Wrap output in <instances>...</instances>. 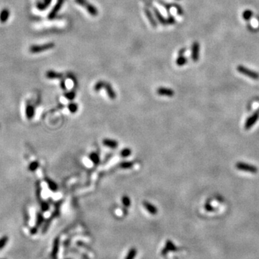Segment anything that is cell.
Wrapping results in <instances>:
<instances>
[{"label":"cell","mask_w":259,"mask_h":259,"mask_svg":"<svg viewBox=\"0 0 259 259\" xmlns=\"http://www.w3.org/2000/svg\"><path fill=\"white\" fill-rule=\"evenodd\" d=\"M237 71L240 73H241V74L248 76V77L252 78V79H259V73L258 72H256L255 71L251 70L250 68H247V67L244 66H242V65H239V66L237 67Z\"/></svg>","instance_id":"1"},{"label":"cell","mask_w":259,"mask_h":259,"mask_svg":"<svg viewBox=\"0 0 259 259\" xmlns=\"http://www.w3.org/2000/svg\"><path fill=\"white\" fill-rule=\"evenodd\" d=\"M236 168L238 170L244 171V172H248L252 173H256L258 172V168L255 166L251 165V164L243 163V162H238L236 163Z\"/></svg>","instance_id":"2"},{"label":"cell","mask_w":259,"mask_h":259,"mask_svg":"<svg viewBox=\"0 0 259 259\" xmlns=\"http://www.w3.org/2000/svg\"><path fill=\"white\" fill-rule=\"evenodd\" d=\"M200 43L198 42H194L191 45V59L194 62L198 61L200 59Z\"/></svg>","instance_id":"3"},{"label":"cell","mask_w":259,"mask_h":259,"mask_svg":"<svg viewBox=\"0 0 259 259\" xmlns=\"http://www.w3.org/2000/svg\"><path fill=\"white\" fill-rule=\"evenodd\" d=\"M54 43H49L43 45H38V46H33L31 48V51L32 53H39L45 50H50L51 48H54Z\"/></svg>","instance_id":"4"},{"label":"cell","mask_w":259,"mask_h":259,"mask_svg":"<svg viewBox=\"0 0 259 259\" xmlns=\"http://www.w3.org/2000/svg\"><path fill=\"white\" fill-rule=\"evenodd\" d=\"M259 117V112H256L253 113V115H251L249 118L246 120V124H245V129L248 130L251 128L252 126L254 124L256 123V121H257Z\"/></svg>","instance_id":"5"},{"label":"cell","mask_w":259,"mask_h":259,"mask_svg":"<svg viewBox=\"0 0 259 259\" xmlns=\"http://www.w3.org/2000/svg\"><path fill=\"white\" fill-rule=\"evenodd\" d=\"M76 2H77L78 4L80 5H82L85 8L87 9V10L89 11V12L92 15H97V11L95 7H92L91 4H89L87 2L85 1V0H76Z\"/></svg>","instance_id":"6"},{"label":"cell","mask_w":259,"mask_h":259,"mask_svg":"<svg viewBox=\"0 0 259 259\" xmlns=\"http://www.w3.org/2000/svg\"><path fill=\"white\" fill-rule=\"evenodd\" d=\"M157 94L160 96H165V97H172L174 95V91L169 88L166 87H159L157 89Z\"/></svg>","instance_id":"7"},{"label":"cell","mask_w":259,"mask_h":259,"mask_svg":"<svg viewBox=\"0 0 259 259\" xmlns=\"http://www.w3.org/2000/svg\"><path fill=\"white\" fill-rule=\"evenodd\" d=\"M177 250L178 248H177V246H176L171 240H166V246L161 251V255L166 256L169 251H177Z\"/></svg>","instance_id":"8"},{"label":"cell","mask_w":259,"mask_h":259,"mask_svg":"<svg viewBox=\"0 0 259 259\" xmlns=\"http://www.w3.org/2000/svg\"><path fill=\"white\" fill-rule=\"evenodd\" d=\"M143 205L145 209L146 210L151 214L155 215V214H156L157 213H158V209H157V207H156V206H154L153 205L151 204V202H148V201H143Z\"/></svg>","instance_id":"9"},{"label":"cell","mask_w":259,"mask_h":259,"mask_svg":"<svg viewBox=\"0 0 259 259\" xmlns=\"http://www.w3.org/2000/svg\"><path fill=\"white\" fill-rule=\"evenodd\" d=\"M102 144L105 146L110 148H117L118 147V142L115 140L110 139V138H105L102 140Z\"/></svg>","instance_id":"10"},{"label":"cell","mask_w":259,"mask_h":259,"mask_svg":"<svg viewBox=\"0 0 259 259\" xmlns=\"http://www.w3.org/2000/svg\"><path fill=\"white\" fill-rule=\"evenodd\" d=\"M104 88L106 89V92H107V94L108 97H110V99H112V100H114V99H116V97H117L116 93H115V92L114 91V89H113V88L112 87V86H111L110 84L105 82Z\"/></svg>","instance_id":"11"},{"label":"cell","mask_w":259,"mask_h":259,"mask_svg":"<svg viewBox=\"0 0 259 259\" xmlns=\"http://www.w3.org/2000/svg\"><path fill=\"white\" fill-rule=\"evenodd\" d=\"M59 251V238H55L54 242V245H53V250L51 252V256L53 259H56Z\"/></svg>","instance_id":"12"},{"label":"cell","mask_w":259,"mask_h":259,"mask_svg":"<svg viewBox=\"0 0 259 259\" xmlns=\"http://www.w3.org/2000/svg\"><path fill=\"white\" fill-rule=\"evenodd\" d=\"M26 117L28 120H31L35 115V109L32 105H27L25 110Z\"/></svg>","instance_id":"13"},{"label":"cell","mask_w":259,"mask_h":259,"mask_svg":"<svg viewBox=\"0 0 259 259\" xmlns=\"http://www.w3.org/2000/svg\"><path fill=\"white\" fill-rule=\"evenodd\" d=\"M45 181L47 182V184L48 185V187H49L50 191H57L58 185L54 181H53V180L48 179V178H45Z\"/></svg>","instance_id":"14"},{"label":"cell","mask_w":259,"mask_h":259,"mask_svg":"<svg viewBox=\"0 0 259 259\" xmlns=\"http://www.w3.org/2000/svg\"><path fill=\"white\" fill-rule=\"evenodd\" d=\"M89 159H90V161H91L92 163L94 164V165H97V164H99V161H100V159H99V156L95 152H92L90 153Z\"/></svg>","instance_id":"15"},{"label":"cell","mask_w":259,"mask_h":259,"mask_svg":"<svg viewBox=\"0 0 259 259\" xmlns=\"http://www.w3.org/2000/svg\"><path fill=\"white\" fill-rule=\"evenodd\" d=\"M46 76L48 78H61L63 75L61 73L55 72L54 71H49L46 73Z\"/></svg>","instance_id":"16"},{"label":"cell","mask_w":259,"mask_h":259,"mask_svg":"<svg viewBox=\"0 0 259 259\" xmlns=\"http://www.w3.org/2000/svg\"><path fill=\"white\" fill-rule=\"evenodd\" d=\"M186 63H187V59L184 55H179V57L177 58V61H176V64H177V66H184V65H185Z\"/></svg>","instance_id":"17"},{"label":"cell","mask_w":259,"mask_h":259,"mask_svg":"<svg viewBox=\"0 0 259 259\" xmlns=\"http://www.w3.org/2000/svg\"><path fill=\"white\" fill-rule=\"evenodd\" d=\"M133 163L131 161H122L120 163V167L122 168V169H130V168H133Z\"/></svg>","instance_id":"18"},{"label":"cell","mask_w":259,"mask_h":259,"mask_svg":"<svg viewBox=\"0 0 259 259\" xmlns=\"http://www.w3.org/2000/svg\"><path fill=\"white\" fill-rule=\"evenodd\" d=\"M136 255H137V250L135 248H132L128 251V253L127 254L126 257L125 258V259H135Z\"/></svg>","instance_id":"19"},{"label":"cell","mask_w":259,"mask_h":259,"mask_svg":"<svg viewBox=\"0 0 259 259\" xmlns=\"http://www.w3.org/2000/svg\"><path fill=\"white\" fill-rule=\"evenodd\" d=\"M64 2V0H59V2H58V4L55 5L54 10H53V12H51V14L50 15V18H53L55 16V13L57 12L58 11L60 10V8H61V7L62 5V4H63V2Z\"/></svg>","instance_id":"20"},{"label":"cell","mask_w":259,"mask_h":259,"mask_svg":"<svg viewBox=\"0 0 259 259\" xmlns=\"http://www.w3.org/2000/svg\"><path fill=\"white\" fill-rule=\"evenodd\" d=\"M253 15V12H252V10H246L243 12L242 15H243V18L245 20H246V21H248V20H250L251 19Z\"/></svg>","instance_id":"21"},{"label":"cell","mask_w":259,"mask_h":259,"mask_svg":"<svg viewBox=\"0 0 259 259\" xmlns=\"http://www.w3.org/2000/svg\"><path fill=\"white\" fill-rule=\"evenodd\" d=\"M132 153V151L130 148H125L120 151V156H121L122 158H127V157H129Z\"/></svg>","instance_id":"22"},{"label":"cell","mask_w":259,"mask_h":259,"mask_svg":"<svg viewBox=\"0 0 259 259\" xmlns=\"http://www.w3.org/2000/svg\"><path fill=\"white\" fill-rule=\"evenodd\" d=\"M78 106L76 103L71 102L70 104H68V110L70 112L76 113L78 111Z\"/></svg>","instance_id":"23"},{"label":"cell","mask_w":259,"mask_h":259,"mask_svg":"<svg viewBox=\"0 0 259 259\" xmlns=\"http://www.w3.org/2000/svg\"><path fill=\"white\" fill-rule=\"evenodd\" d=\"M122 205H123L125 206V207L126 208H128L131 205L130 198L128 196L124 195L122 197Z\"/></svg>","instance_id":"24"},{"label":"cell","mask_w":259,"mask_h":259,"mask_svg":"<svg viewBox=\"0 0 259 259\" xmlns=\"http://www.w3.org/2000/svg\"><path fill=\"white\" fill-rule=\"evenodd\" d=\"M154 11H155V14H156V16H157V18H158V20H159V21H160L161 24H163V25L167 24V20H166L165 18H164L163 16H162L161 14L159 13V12L158 11V10H157V9H155Z\"/></svg>","instance_id":"25"},{"label":"cell","mask_w":259,"mask_h":259,"mask_svg":"<svg viewBox=\"0 0 259 259\" xmlns=\"http://www.w3.org/2000/svg\"><path fill=\"white\" fill-rule=\"evenodd\" d=\"M38 167H39V163L37 161H35L31 162V163H30V165L28 166V169L31 171V172H35V171Z\"/></svg>","instance_id":"26"},{"label":"cell","mask_w":259,"mask_h":259,"mask_svg":"<svg viewBox=\"0 0 259 259\" xmlns=\"http://www.w3.org/2000/svg\"><path fill=\"white\" fill-rule=\"evenodd\" d=\"M44 220V217L43 215L40 212H38V214H37V219H36V227L38 228L39 226L42 225L43 222Z\"/></svg>","instance_id":"27"},{"label":"cell","mask_w":259,"mask_h":259,"mask_svg":"<svg viewBox=\"0 0 259 259\" xmlns=\"http://www.w3.org/2000/svg\"><path fill=\"white\" fill-rule=\"evenodd\" d=\"M105 82H103V81H99L97 83V84L94 85V90L95 92H98L99 90H101L102 88H104L105 87Z\"/></svg>","instance_id":"28"},{"label":"cell","mask_w":259,"mask_h":259,"mask_svg":"<svg viewBox=\"0 0 259 259\" xmlns=\"http://www.w3.org/2000/svg\"><path fill=\"white\" fill-rule=\"evenodd\" d=\"M9 240V238L7 236V235H4V236L0 238V250L2 249L4 246L7 244V242Z\"/></svg>","instance_id":"29"},{"label":"cell","mask_w":259,"mask_h":259,"mask_svg":"<svg viewBox=\"0 0 259 259\" xmlns=\"http://www.w3.org/2000/svg\"><path fill=\"white\" fill-rule=\"evenodd\" d=\"M64 96L67 99H69V100H73L76 97V93H75V92L71 91V92H67V93L64 94Z\"/></svg>","instance_id":"30"},{"label":"cell","mask_w":259,"mask_h":259,"mask_svg":"<svg viewBox=\"0 0 259 259\" xmlns=\"http://www.w3.org/2000/svg\"><path fill=\"white\" fill-rule=\"evenodd\" d=\"M40 206H41V210H43V212H46L49 210L50 206L49 204L45 201H43V202H40Z\"/></svg>","instance_id":"31"},{"label":"cell","mask_w":259,"mask_h":259,"mask_svg":"<svg viewBox=\"0 0 259 259\" xmlns=\"http://www.w3.org/2000/svg\"><path fill=\"white\" fill-rule=\"evenodd\" d=\"M7 17H8V11L7 10H4L3 12H2V15H1V18H2V21L7 20Z\"/></svg>","instance_id":"32"},{"label":"cell","mask_w":259,"mask_h":259,"mask_svg":"<svg viewBox=\"0 0 259 259\" xmlns=\"http://www.w3.org/2000/svg\"><path fill=\"white\" fill-rule=\"evenodd\" d=\"M175 20L173 17H169L167 19V24H174Z\"/></svg>","instance_id":"33"},{"label":"cell","mask_w":259,"mask_h":259,"mask_svg":"<svg viewBox=\"0 0 259 259\" xmlns=\"http://www.w3.org/2000/svg\"><path fill=\"white\" fill-rule=\"evenodd\" d=\"M205 209L207 210V211H212V210H214L213 207H212V206H210L209 204L206 205L205 206Z\"/></svg>","instance_id":"34"},{"label":"cell","mask_w":259,"mask_h":259,"mask_svg":"<svg viewBox=\"0 0 259 259\" xmlns=\"http://www.w3.org/2000/svg\"><path fill=\"white\" fill-rule=\"evenodd\" d=\"M38 232V228L37 227H34L33 228H32L31 230V233L32 234H35Z\"/></svg>","instance_id":"35"},{"label":"cell","mask_w":259,"mask_h":259,"mask_svg":"<svg viewBox=\"0 0 259 259\" xmlns=\"http://www.w3.org/2000/svg\"><path fill=\"white\" fill-rule=\"evenodd\" d=\"M186 51V48H182L181 50H179V55H184V54Z\"/></svg>","instance_id":"36"}]
</instances>
